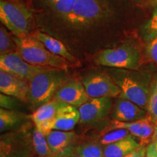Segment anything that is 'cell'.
<instances>
[{"label":"cell","instance_id":"obj_22","mask_svg":"<svg viewBox=\"0 0 157 157\" xmlns=\"http://www.w3.org/2000/svg\"><path fill=\"white\" fill-rule=\"evenodd\" d=\"M16 52V44L5 28L0 29V52L1 55Z\"/></svg>","mask_w":157,"mask_h":157},{"label":"cell","instance_id":"obj_7","mask_svg":"<svg viewBox=\"0 0 157 157\" xmlns=\"http://www.w3.org/2000/svg\"><path fill=\"white\" fill-rule=\"evenodd\" d=\"M81 81L90 98L119 97L121 90L113 78L107 74L93 72L84 75Z\"/></svg>","mask_w":157,"mask_h":157},{"label":"cell","instance_id":"obj_20","mask_svg":"<svg viewBox=\"0 0 157 157\" xmlns=\"http://www.w3.org/2000/svg\"><path fill=\"white\" fill-rule=\"evenodd\" d=\"M72 157H104L103 146L95 142L83 143L74 147Z\"/></svg>","mask_w":157,"mask_h":157},{"label":"cell","instance_id":"obj_27","mask_svg":"<svg viewBox=\"0 0 157 157\" xmlns=\"http://www.w3.org/2000/svg\"><path fill=\"white\" fill-rule=\"evenodd\" d=\"M146 55L149 60L157 65V37L148 41L146 47Z\"/></svg>","mask_w":157,"mask_h":157},{"label":"cell","instance_id":"obj_18","mask_svg":"<svg viewBox=\"0 0 157 157\" xmlns=\"http://www.w3.org/2000/svg\"><path fill=\"white\" fill-rule=\"evenodd\" d=\"M34 37L39 41H40L44 45L45 48L56 56L63 57L68 61L74 63L75 66H78V61L73 55H71L68 52L66 46L57 39L49 36V35L44 34V33L37 31L34 34Z\"/></svg>","mask_w":157,"mask_h":157},{"label":"cell","instance_id":"obj_16","mask_svg":"<svg viewBox=\"0 0 157 157\" xmlns=\"http://www.w3.org/2000/svg\"><path fill=\"white\" fill-rule=\"evenodd\" d=\"M141 146L133 135L103 146L104 157H125Z\"/></svg>","mask_w":157,"mask_h":157},{"label":"cell","instance_id":"obj_24","mask_svg":"<svg viewBox=\"0 0 157 157\" xmlns=\"http://www.w3.org/2000/svg\"><path fill=\"white\" fill-rule=\"evenodd\" d=\"M147 111L155 125H157V76L151 84Z\"/></svg>","mask_w":157,"mask_h":157},{"label":"cell","instance_id":"obj_8","mask_svg":"<svg viewBox=\"0 0 157 157\" xmlns=\"http://www.w3.org/2000/svg\"><path fill=\"white\" fill-rule=\"evenodd\" d=\"M53 68L43 67L29 63L21 58L17 52L1 55L0 69L16 76L29 82L37 74Z\"/></svg>","mask_w":157,"mask_h":157},{"label":"cell","instance_id":"obj_33","mask_svg":"<svg viewBox=\"0 0 157 157\" xmlns=\"http://www.w3.org/2000/svg\"><path fill=\"white\" fill-rule=\"evenodd\" d=\"M154 141H157V125H155L154 133L151 139V142H154Z\"/></svg>","mask_w":157,"mask_h":157},{"label":"cell","instance_id":"obj_17","mask_svg":"<svg viewBox=\"0 0 157 157\" xmlns=\"http://www.w3.org/2000/svg\"><path fill=\"white\" fill-rule=\"evenodd\" d=\"M46 137L52 154H58L71 146L76 135L71 131L52 130Z\"/></svg>","mask_w":157,"mask_h":157},{"label":"cell","instance_id":"obj_9","mask_svg":"<svg viewBox=\"0 0 157 157\" xmlns=\"http://www.w3.org/2000/svg\"><path fill=\"white\" fill-rule=\"evenodd\" d=\"M113 105L112 98H90L87 101L78 108L79 123L92 124L103 120L111 112Z\"/></svg>","mask_w":157,"mask_h":157},{"label":"cell","instance_id":"obj_15","mask_svg":"<svg viewBox=\"0 0 157 157\" xmlns=\"http://www.w3.org/2000/svg\"><path fill=\"white\" fill-rule=\"evenodd\" d=\"M78 108L63 103L52 121V130L71 131L79 122Z\"/></svg>","mask_w":157,"mask_h":157},{"label":"cell","instance_id":"obj_5","mask_svg":"<svg viewBox=\"0 0 157 157\" xmlns=\"http://www.w3.org/2000/svg\"><path fill=\"white\" fill-rule=\"evenodd\" d=\"M95 62L106 67L136 71L140 67L142 56L135 46L125 44L102 50L96 57Z\"/></svg>","mask_w":157,"mask_h":157},{"label":"cell","instance_id":"obj_32","mask_svg":"<svg viewBox=\"0 0 157 157\" xmlns=\"http://www.w3.org/2000/svg\"><path fill=\"white\" fill-rule=\"evenodd\" d=\"M40 1L42 2L44 5L50 6V7H52L57 2L59 1V0H40Z\"/></svg>","mask_w":157,"mask_h":157},{"label":"cell","instance_id":"obj_6","mask_svg":"<svg viewBox=\"0 0 157 157\" xmlns=\"http://www.w3.org/2000/svg\"><path fill=\"white\" fill-rule=\"evenodd\" d=\"M109 8L105 0H78L64 20L74 27H84L107 17Z\"/></svg>","mask_w":157,"mask_h":157},{"label":"cell","instance_id":"obj_2","mask_svg":"<svg viewBox=\"0 0 157 157\" xmlns=\"http://www.w3.org/2000/svg\"><path fill=\"white\" fill-rule=\"evenodd\" d=\"M134 71L117 69L112 78L121 90L119 97L126 98L147 111L151 89L150 78Z\"/></svg>","mask_w":157,"mask_h":157},{"label":"cell","instance_id":"obj_14","mask_svg":"<svg viewBox=\"0 0 157 157\" xmlns=\"http://www.w3.org/2000/svg\"><path fill=\"white\" fill-rule=\"evenodd\" d=\"M148 116V111L126 98L119 97L113 105L111 117L115 121L129 122L139 120Z\"/></svg>","mask_w":157,"mask_h":157},{"label":"cell","instance_id":"obj_34","mask_svg":"<svg viewBox=\"0 0 157 157\" xmlns=\"http://www.w3.org/2000/svg\"><path fill=\"white\" fill-rule=\"evenodd\" d=\"M56 156V154H52V155H50V156H44V157H55ZM41 157V156H39Z\"/></svg>","mask_w":157,"mask_h":157},{"label":"cell","instance_id":"obj_26","mask_svg":"<svg viewBox=\"0 0 157 157\" xmlns=\"http://www.w3.org/2000/svg\"><path fill=\"white\" fill-rule=\"evenodd\" d=\"M78 0H59L52 7V10L58 16L65 18L73 10Z\"/></svg>","mask_w":157,"mask_h":157},{"label":"cell","instance_id":"obj_10","mask_svg":"<svg viewBox=\"0 0 157 157\" xmlns=\"http://www.w3.org/2000/svg\"><path fill=\"white\" fill-rule=\"evenodd\" d=\"M125 129L128 130L133 136L138 138L141 145H148L151 142V139L154 133L155 124L151 118L148 115L146 117L139 120L122 122L113 120L109 129Z\"/></svg>","mask_w":157,"mask_h":157},{"label":"cell","instance_id":"obj_29","mask_svg":"<svg viewBox=\"0 0 157 157\" xmlns=\"http://www.w3.org/2000/svg\"><path fill=\"white\" fill-rule=\"evenodd\" d=\"M147 146L148 145H141L138 148L125 157H146Z\"/></svg>","mask_w":157,"mask_h":157},{"label":"cell","instance_id":"obj_25","mask_svg":"<svg viewBox=\"0 0 157 157\" xmlns=\"http://www.w3.org/2000/svg\"><path fill=\"white\" fill-rule=\"evenodd\" d=\"M143 36L147 41L157 37V5L154 10L151 17L143 28Z\"/></svg>","mask_w":157,"mask_h":157},{"label":"cell","instance_id":"obj_23","mask_svg":"<svg viewBox=\"0 0 157 157\" xmlns=\"http://www.w3.org/2000/svg\"><path fill=\"white\" fill-rule=\"evenodd\" d=\"M131 135L128 130L125 129H112L111 132L105 133L100 139L99 143L102 146H107L111 143H116L123 139L126 138Z\"/></svg>","mask_w":157,"mask_h":157},{"label":"cell","instance_id":"obj_3","mask_svg":"<svg viewBox=\"0 0 157 157\" xmlns=\"http://www.w3.org/2000/svg\"><path fill=\"white\" fill-rule=\"evenodd\" d=\"M68 80L67 71L52 68L33 77L29 84V104L35 109L50 101Z\"/></svg>","mask_w":157,"mask_h":157},{"label":"cell","instance_id":"obj_30","mask_svg":"<svg viewBox=\"0 0 157 157\" xmlns=\"http://www.w3.org/2000/svg\"><path fill=\"white\" fill-rule=\"evenodd\" d=\"M146 157H157V141L151 142L148 145Z\"/></svg>","mask_w":157,"mask_h":157},{"label":"cell","instance_id":"obj_13","mask_svg":"<svg viewBox=\"0 0 157 157\" xmlns=\"http://www.w3.org/2000/svg\"><path fill=\"white\" fill-rule=\"evenodd\" d=\"M63 104L56 98L39 106L31 115V120L35 127L47 136L52 130V121L56 117L57 111Z\"/></svg>","mask_w":157,"mask_h":157},{"label":"cell","instance_id":"obj_35","mask_svg":"<svg viewBox=\"0 0 157 157\" xmlns=\"http://www.w3.org/2000/svg\"><path fill=\"white\" fill-rule=\"evenodd\" d=\"M133 1H135V2H140V0H133Z\"/></svg>","mask_w":157,"mask_h":157},{"label":"cell","instance_id":"obj_4","mask_svg":"<svg viewBox=\"0 0 157 157\" xmlns=\"http://www.w3.org/2000/svg\"><path fill=\"white\" fill-rule=\"evenodd\" d=\"M0 20L15 36H27L33 24L32 13L18 2L1 0Z\"/></svg>","mask_w":157,"mask_h":157},{"label":"cell","instance_id":"obj_21","mask_svg":"<svg viewBox=\"0 0 157 157\" xmlns=\"http://www.w3.org/2000/svg\"><path fill=\"white\" fill-rule=\"evenodd\" d=\"M32 145L39 156L44 157L53 154L49 146L46 136L36 127L32 132Z\"/></svg>","mask_w":157,"mask_h":157},{"label":"cell","instance_id":"obj_19","mask_svg":"<svg viewBox=\"0 0 157 157\" xmlns=\"http://www.w3.org/2000/svg\"><path fill=\"white\" fill-rule=\"evenodd\" d=\"M25 115L13 109H0V131L5 132L21 124Z\"/></svg>","mask_w":157,"mask_h":157},{"label":"cell","instance_id":"obj_11","mask_svg":"<svg viewBox=\"0 0 157 157\" xmlns=\"http://www.w3.org/2000/svg\"><path fill=\"white\" fill-rule=\"evenodd\" d=\"M53 98L64 104L78 108L87 101L90 97L81 80L73 78L68 79L58 90Z\"/></svg>","mask_w":157,"mask_h":157},{"label":"cell","instance_id":"obj_31","mask_svg":"<svg viewBox=\"0 0 157 157\" xmlns=\"http://www.w3.org/2000/svg\"><path fill=\"white\" fill-rule=\"evenodd\" d=\"M74 151V148L72 146L68 147L67 149L62 151L60 154H56V156L55 157H72Z\"/></svg>","mask_w":157,"mask_h":157},{"label":"cell","instance_id":"obj_12","mask_svg":"<svg viewBox=\"0 0 157 157\" xmlns=\"http://www.w3.org/2000/svg\"><path fill=\"white\" fill-rule=\"evenodd\" d=\"M0 92L23 103H29L28 82L4 71H0Z\"/></svg>","mask_w":157,"mask_h":157},{"label":"cell","instance_id":"obj_28","mask_svg":"<svg viewBox=\"0 0 157 157\" xmlns=\"http://www.w3.org/2000/svg\"><path fill=\"white\" fill-rule=\"evenodd\" d=\"M0 98H1L0 100L1 101V108L5 109H13L15 107V101L14 99H16V98L2 93L0 95Z\"/></svg>","mask_w":157,"mask_h":157},{"label":"cell","instance_id":"obj_1","mask_svg":"<svg viewBox=\"0 0 157 157\" xmlns=\"http://www.w3.org/2000/svg\"><path fill=\"white\" fill-rule=\"evenodd\" d=\"M16 52L23 60L34 66L67 71L75 65L50 52L40 41L29 36H15Z\"/></svg>","mask_w":157,"mask_h":157}]
</instances>
